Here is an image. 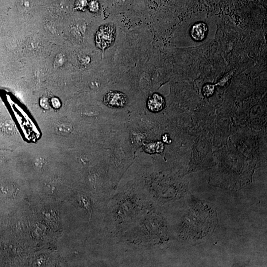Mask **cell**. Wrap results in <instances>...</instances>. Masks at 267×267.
Listing matches in <instances>:
<instances>
[{
    "label": "cell",
    "mask_w": 267,
    "mask_h": 267,
    "mask_svg": "<svg viewBox=\"0 0 267 267\" xmlns=\"http://www.w3.org/2000/svg\"><path fill=\"white\" fill-rule=\"evenodd\" d=\"M115 37V30L113 26H103L95 35L96 45L99 48L104 50L113 43Z\"/></svg>",
    "instance_id": "1"
},
{
    "label": "cell",
    "mask_w": 267,
    "mask_h": 267,
    "mask_svg": "<svg viewBox=\"0 0 267 267\" xmlns=\"http://www.w3.org/2000/svg\"><path fill=\"white\" fill-rule=\"evenodd\" d=\"M104 103L109 106L119 108L123 107L127 102L126 95L118 92H110L104 97Z\"/></svg>",
    "instance_id": "2"
},
{
    "label": "cell",
    "mask_w": 267,
    "mask_h": 267,
    "mask_svg": "<svg viewBox=\"0 0 267 267\" xmlns=\"http://www.w3.org/2000/svg\"><path fill=\"white\" fill-rule=\"evenodd\" d=\"M165 105V101L161 95L154 94L149 98L148 106L149 110L154 112L161 110Z\"/></svg>",
    "instance_id": "3"
},
{
    "label": "cell",
    "mask_w": 267,
    "mask_h": 267,
    "mask_svg": "<svg viewBox=\"0 0 267 267\" xmlns=\"http://www.w3.org/2000/svg\"><path fill=\"white\" fill-rule=\"evenodd\" d=\"M207 32V27L203 22L196 23L192 28L191 34L192 38L196 41H201L204 39Z\"/></svg>",
    "instance_id": "4"
},
{
    "label": "cell",
    "mask_w": 267,
    "mask_h": 267,
    "mask_svg": "<svg viewBox=\"0 0 267 267\" xmlns=\"http://www.w3.org/2000/svg\"><path fill=\"white\" fill-rule=\"evenodd\" d=\"M15 192L14 187L13 185H4L1 187L0 192L5 196H11Z\"/></svg>",
    "instance_id": "5"
},
{
    "label": "cell",
    "mask_w": 267,
    "mask_h": 267,
    "mask_svg": "<svg viewBox=\"0 0 267 267\" xmlns=\"http://www.w3.org/2000/svg\"><path fill=\"white\" fill-rule=\"evenodd\" d=\"M235 71V69H233L231 71H229V72L226 73L225 75H224V76L221 79L219 80V82L217 83V85L219 86L220 87H223L225 85V84L228 82V81L234 75Z\"/></svg>",
    "instance_id": "6"
},
{
    "label": "cell",
    "mask_w": 267,
    "mask_h": 267,
    "mask_svg": "<svg viewBox=\"0 0 267 267\" xmlns=\"http://www.w3.org/2000/svg\"><path fill=\"white\" fill-rule=\"evenodd\" d=\"M215 90V85L213 84H206L202 89V93L206 97H210L213 94Z\"/></svg>",
    "instance_id": "7"
},
{
    "label": "cell",
    "mask_w": 267,
    "mask_h": 267,
    "mask_svg": "<svg viewBox=\"0 0 267 267\" xmlns=\"http://www.w3.org/2000/svg\"><path fill=\"white\" fill-rule=\"evenodd\" d=\"M1 126L3 131H5L6 133H12L14 130V125L10 121H5L2 124Z\"/></svg>",
    "instance_id": "8"
},
{
    "label": "cell",
    "mask_w": 267,
    "mask_h": 267,
    "mask_svg": "<svg viewBox=\"0 0 267 267\" xmlns=\"http://www.w3.org/2000/svg\"><path fill=\"white\" fill-rule=\"evenodd\" d=\"M57 133L61 134H67L71 132V128L70 126L67 125H61L57 127L56 128Z\"/></svg>",
    "instance_id": "9"
},
{
    "label": "cell",
    "mask_w": 267,
    "mask_h": 267,
    "mask_svg": "<svg viewBox=\"0 0 267 267\" xmlns=\"http://www.w3.org/2000/svg\"><path fill=\"white\" fill-rule=\"evenodd\" d=\"M89 8L91 12H97L99 9V5L98 2L95 1L91 2L89 5Z\"/></svg>",
    "instance_id": "10"
},
{
    "label": "cell",
    "mask_w": 267,
    "mask_h": 267,
    "mask_svg": "<svg viewBox=\"0 0 267 267\" xmlns=\"http://www.w3.org/2000/svg\"><path fill=\"white\" fill-rule=\"evenodd\" d=\"M87 6V1L86 0H79L78 4H77V7L78 9H83Z\"/></svg>",
    "instance_id": "11"
},
{
    "label": "cell",
    "mask_w": 267,
    "mask_h": 267,
    "mask_svg": "<svg viewBox=\"0 0 267 267\" xmlns=\"http://www.w3.org/2000/svg\"><path fill=\"white\" fill-rule=\"evenodd\" d=\"M52 103L53 107H55V108H59L60 106V103L58 99H56V98H53L52 100Z\"/></svg>",
    "instance_id": "12"
},
{
    "label": "cell",
    "mask_w": 267,
    "mask_h": 267,
    "mask_svg": "<svg viewBox=\"0 0 267 267\" xmlns=\"http://www.w3.org/2000/svg\"><path fill=\"white\" fill-rule=\"evenodd\" d=\"M44 164V161L43 159H38L35 162L36 166L39 168H41Z\"/></svg>",
    "instance_id": "13"
}]
</instances>
